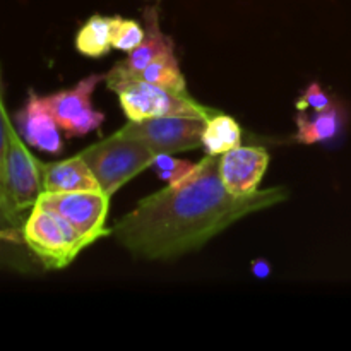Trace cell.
I'll return each instance as SVG.
<instances>
[{"instance_id": "obj_2", "label": "cell", "mask_w": 351, "mask_h": 351, "mask_svg": "<svg viewBox=\"0 0 351 351\" xmlns=\"http://www.w3.org/2000/svg\"><path fill=\"white\" fill-rule=\"evenodd\" d=\"M106 86L119 96L120 106L127 120H146L158 117H194V119H211L215 110L201 105L189 93L171 91L132 77L120 71L117 65L106 72Z\"/></svg>"}, {"instance_id": "obj_21", "label": "cell", "mask_w": 351, "mask_h": 351, "mask_svg": "<svg viewBox=\"0 0 351 351\" xmlns=\"http://www.w3.org/2000/svg\"><path fill=\"white\" fill-rule=\"evenodd\" d=\"M10 123H12V120H10L9 115H7L5 105H3L2 89H0V195H2L5 201L7 197H5V191H3V158H5L7 134H9ZM10 208H12V206H10Z\"/></svg>"}, {"instance_id": "obj_10", "label": "cell", "mask_w": 351, "mask_h": 351, "mask_svg": "<svg viewBox=\"0 0 351 351\" xmlns=\"http://www.w3.org/2000/svg\"><path fill=\"white\" fill-rule=\"evenodd\" d=\"M14 122L27 146L50 154H58L62 151L60 127L45 105L43 96L29 91L23 110L16 113Z\"/></svg>"}, {"instance_id": "obj_15", "label": "cell", "mask_w": 351, "mask_h": 351, "mask_svg": "<svg viewBox=\"0 0 351 351\" xmlns=\"http://www.w3.org/2000/svg\"><path fill=\"white\" fill-rule=\"evenodd\" d=\"M242 144V129L235 119L223 113H215L211 119L206 120L202 130V147L206 154L221 156L226 151Z\"/></svg>"}, {"instance_id": "obj_22", "label": "cell", "mask_w": 351, "mask_h": 351, "mask_svg": "<svg viewBox=\"0 0 351 351\" xmlns=\"http://www.w3.org/2000/svg\"><path fill=\"white\" fill-rule=\"evenodd\" d=\"M252 273H254V276H256V278H261V280H264V278L269 276L271 266L267 264V261L257 259V261H254V263H252Z\"/></svg>"}, {"instance_id": "obj_6", "label": "cell", "mask_w": 351, "mask_h": 351, "mask_svg": "<svg viewBox=\"0 0 351 351\" xmlns=\"http://www.w3.org/2000/svg\"><path fill=\"white\" fill-rule=\"evenodd\" d=\"M110 199L103 191L41 192L36 202L58 213L81 235L95 243L105 237H112V228H106Z\"/></svg>"}, {"instance_id": "obj_16", "label": "cell", "mask_w": 351, "mask_h": 351, "mask_svg": "<svg viewBox=\"0 0 351 351\" xmlns=\"http://www.w3.org/2000/svg\"><path fill=\"white\" fill-rule=\"evenodd\" d=\"M110 29H112V17L95 14L75 34V50L86 57H103L112 48Z\"/></svg>"}, {"instance_id": "obj_20", "label": "cell", "mask_w": 351, "mask_h": 351, "mask_svg": "<svg viewBox=\"0 0 351 351\" xmlns=\"http://www.w3.org/2000/svg\"><path fill=\"white\" fill-rule=\"evenodd\" d=\"M335 105L331 96L321 88L319 82H311L307 88L304 89L302 96L297 101V110H307L312 108L314 112H324V110L331 108Z\"/></svg>"}, {"instance_id": "obj_18", "label": "cell", "mask_w": 351, "mask_h": 351, "mask_svg": "<svg viewBox=\"0 0 351 351\" xmlns=\"http://www.w3.org/2000/svg\"><path fill=\"white\" fill-rule=\"evenodd\" d=\"M151 170L168 187H177V185L184 184L194 175V171L197 170V163L180 160L175 154H156L153 165H151Z\"/></svg>"}, {"instance_id": "obj_1", "label": "cell", "mask_w": 351, "mask_h": 351, "mask_svg": "<svg viewBox=\"0 0 351 351\" xmlns=\"http://www.w3.org/2000/svg\"><path fill=\"white\" fill-rule=\"evenodd\" d=\"M285 187L235 195L219 177V156L206 154L191 178L144 197L115 223L112 237L134 259L171 261L199 250L240 219L281 204Z\"/></svg>"}, {"instance_id": "obj_23", "label": "cell", "mask_w": 351, "mask_h": 351, "mask_svg": "<svg viewBox=\"0 0 351 351\" xmlns=\"http://www.w3.org/2000/svg\"><path fill=\"white\" fill-rule=\"evenodd\" d=\"M9 206H10V204H9Z\"/></svg>"}, {"instance_id": "obj_13", "label": "cell", "mask_w": 351, "mask_h": 351, "mask_svg": "<svg viewBox=\"0 0 351 351\" xmlns=\"http://www.w3.org/2000/svg\"><path fill=\"white\" fill-rule=\"evenodd\" d=\"M23 226V215L14 211L0 195V267L19 271L29 267V256L33 252L24 242Z\"/></svg>"}, {"instance_id": "obj_7", "label": "cell", "mask_w": 351, "mask_h": 351, "mask_svg": "<svg viewBox=\"0 0 351 351\" xmlns=\"http://www.w3.org/2000/svg\"><path fill=\"white\" fill-rule=\"evenodd\" d=\"M106 74H91L72 88L43 96V101L62 132L67 137H82L95 132L105 122V115L91 106V96Z\"/></svg>"}, {"instance_id": "obj_19", "label": "cell", "mask_w": 351, "mask_h": 351, "mask_svg": "<svg viewBox=\"0 0 351 351\" xmlns=\"http://www.w3.org/2000/svg\"><path fill=\"white\" fill-rule=\"evenodd\" d=\"M144 27L134 19H125V17L115 16L112 17V29H110V36H112V48L120 51H132L134 48L139 47L141 41L144 40Z\"/></svg>"}, {"instance_id": "obj_17", "label": "cell", "mask_w": 351, "mask_h": 351, "mask_svg": "<svg viewBox=\"0 0 351 351\" xmlns=\"http://www.w3.org/2000/svg\"><path fill=\"white\" fill-rule=\"evenodd\" d=\"M119 67V65H117ZM120 69V67H119ZM122 71V69H120ZM127 74V72H125ZM132 77L141 79L149 84L160 86V88L171 89V91L187 93V82H185L184 74L180 71V64H178L177 55H168V57H161L147 64L143 71L137 74H129Z\"/></svg>"}, {"instance_id": "obj_3", "label": "cell", "mask_w": 351, "mask_h": 351, "mask_svg": "<svg viewBox=\"0 0 351 351\" xmlns=\"http://www.w3.org/2000/svg\"><path fill=\"white\" fill-rule=\"evenodd\" d=\"M23 235L34 259L47 271L65 269L86 247L93 245L67 219L38 202L24 219Z\"/></svg>"}, {"instance_id": "obj_12", "label": "cell", "mask_w": 351, "mask_h": 351, "mask_svg": "<svg viewBox=\"0 0 351 351\" xmlns=\"http://www.w3.org/2000/svg\"><path fill=\"white\" fill-rule=\"evenodd\" d=\"M43 192L101 191L95 173L81 154L53 163H41Z\"/></svg>"}, {"instance_id": "obj_4", "label": "cell", "mask_w": 351, "mask_h": 351, "mask_svg": "<svg viewBox=\"0 0 351 351\" xmlns=\"http://www.w3.org/2000/svg\"><path fill=\"white\" fill-rule=\"evenodd\" d=\"M81 154L99 187L112 197L127 182L151 168L156 154L143 143L117 130L106 139L86 147Z\"/></svg>"}, {"instance_id": "obj_11", "label": "cell", "mask_w": 351, "mask_h": 351, "mask_svg": "<svg viewBox=\"0 0 351 351\" xmlns=\"http://www.w3.org/2000/svg\"><path fill=\"white\" fill-rule=\"evenodd\" d=\"M144 17V40L139 47L127 53V58L117 62L120 69L127 74H137L147 64L161 57L175 55V43L168 34H165L160 27V16L156 7H147L143 12Z\"/></svg>"}, {"instance_id": "obj_5", "label": "cell", "mask_w": 351, "mask_h": 351, "mask_svg": "<svg viewBox=\"0 0 351 351\" xmlns=\"http://www.w3.org/2000/svg\"><path fill=\"white\" fill-rule=\"evenodd\" d=\"M3 191L9 204L19 215L33 208L43 192L41 161L29 153L14 123H10L7 134V149L3 158Z\"/></svg>"}, {"instance_id": "obj_8", "label": "cell", "mask_w": 351, "mask_h": 351, "mask_svg": "<svg viewBox=\"0 0 351 351\" xmlns=\"http://www.w3.org/2000/svg\"><path fill=\"white\" fill-rule=\"evenodd\" d=\"M206 120L194 117H158L127 120L120 132L143 141L154 154H177L202 147Z\"/></svg>"}, {"instance_id": "obj_9", "label": "cell", "mask_w": 351, "mask_h": 351, "mask_svg": "<svg viewBox=\"0 0 351 351\" xmlns=\"http://www.w3.org/2000/svg\"><path fill=\"white\" fill-rule=\"evenodd\" d=\"M267 165H269V153L264 147L240 144L219 156V177L226 191L232 194H254L259 191Z\"/></svg>"}, {"instance_id": "obj_14", "label": "cell", "mask_w": 351, "mask_h": 351, "mask_svg": "<svg viewBox=\"0 0 351 351\" xmlns=\"http://www.w3.org/2000/svg\"><path fill=\"white\" fill-rule=\"evenodd\" d=\"M295 123H297V134H295L297 143L305 146L328 143L341 132L345 113L339 105H332L324 112H314L312 115H308L305 110H298Z\"/></svg>"}]
</instances>
